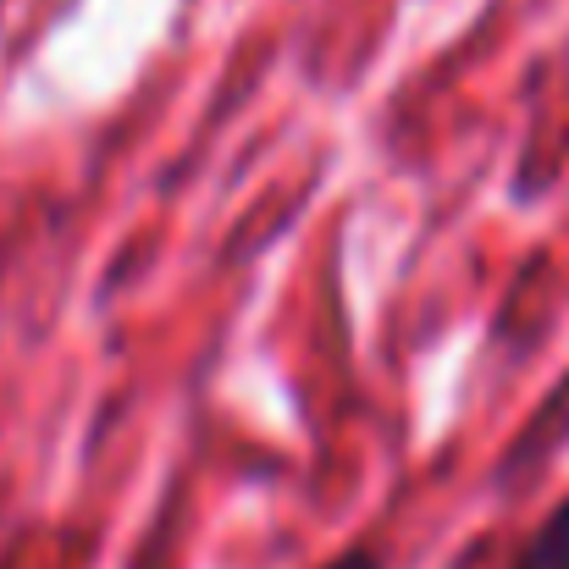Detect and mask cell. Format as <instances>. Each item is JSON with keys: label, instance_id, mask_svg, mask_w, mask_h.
Masks as SVG:
<instances>
[{"label": "cell", "instance_id": "7a4b0ae2", "mask_svg": "<svg viewBox=\"0 0 569 569\" xmlns=\"http://www.w3.org/2000/svg\"><path fill=\"white\" fill-rule=\"evenodd\" d=\"M321 569H381V553H377V548H366V542H360V548L338 553L332 565H321Z\"/></svg>", "mask_w": 569, "mask_h": 569}, {"label": "cell", "instance_id": "6da1fadb", "mask_svg": "<svg viewBox=\"0 0 569 569\" xmlns=\"http://www.w3.org/2000/svg\"><path fill=\"white\" fill-rule=\"evenodd\" d=\"M515 569H569V498L542 520V531L526 542Z\"/></svg>", "mask_w": 569, "mask_h": 569}]
</instances>
